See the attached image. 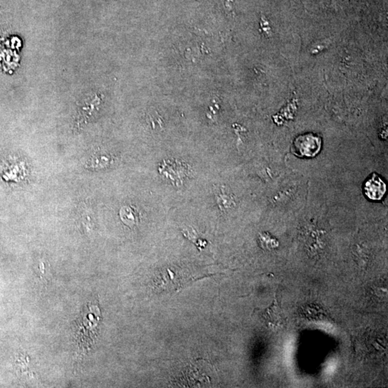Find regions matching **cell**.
<instances>
[{"label":"cell","instance_id":"obj_1","mask_svg":"<svg viewBox=\"0 0 388 388\" xmlns=\"http://www.w3.org/2000/svg\"><path fill=\"white\" fill-rule=\"evenodd\" d=\"M322 140L313 133L299 135L295 139L293 151L299 157H314L320 151Z\"/></svg>","mask_w":388,"mask_h":388},{"label":"cell","instance_id":"obj_2","mask_svg":"<svg viewBox=\"0 0 388 388\" xmlns=\"http://www.w3.org/2000/svg\"><path fill=\"white\" fill-rule=\"evenodd\" d=\"M364 191L371 200H381L386 192V185L381 177L373 173L365 182Z\"/></svg>","mask_w":388,"mask_h":388},{"label":"cell","instance_id":"obj_3","mask_svg":"<svg viewBox=\"0 0 388 388\" xmlns=\"http://www.w3.org/2000/svg\"><path fill=\"white\" fill-rule=\"evenodd\" d=\"M265 319L271 327H281L282 325L284 322L283 316L276 300H275L274 303L266 310L265 312Z\"/></svg>","mask_w":388,"mask_h":388},{"label":"cell","instance_id":"obj_4","mask_svg":"<svg viewBox=\"0 0 388 388\" xmlns=\"http://www.w3.org/2000/svg\"><path fill=\"white\" fill-rule=\"evenodd\" d=\"M119 215H120L121 220H122L123 222L130 227L137 225L140 221L138 213L135 209L132 208V207H122Z\"/></svg>","mask_w":388,"mask_h":388}]
</instances>
